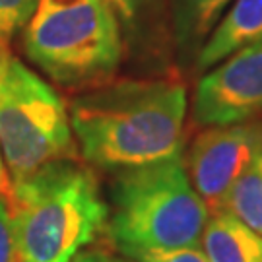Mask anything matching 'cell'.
<instances>
[{
  "label": "cell",
  "mask_w": 262,
  "mask_h": 262,
  "mask_svg": "<svg viewBox=\"0 0 262 262\" xmlns=\"http://www.w3.org/2000/svg\"><path fill=\"white\" fill-rule=\"evenodd\" d=\"M187 90L167 80H124L76 97L70 124L84 159L103 171L183 156Z\"/></svg>",
  "instance_id": "6da1fadb"
},
{
  "label": "cell",
  "mask_w": 262,
  "mask_h": 262,
  "mask_svg": "<svg viewBox=\"0 0 262 262\" xmlns=\"http://www.w3.org/2000/svg\"><path fill=\"white\" fill-rule=\"evenodd\" d=\"M10 204L19 262H72L109 220L94 171L74 159L51 161L14 183Z\"/></svg>",
  "instance_id": "7a4b0ae2"
},
{
  "label": "cell",
  "mask_w": 262,
  "mask_h": 262,
  "mask_svg": "<svg viewBox=\"0 0 262 262\" xmlns=\"http://www.w3.org/2000/svg\"><path fill=\"white\" fill-rule=\"evenodd\" d=\"M208 217L183 158L165 159L117 173L105 231L113 247L130 258L142 251L196 247Z\"/></svg>",
  "instance_id": "3957f363"
},
{
  "label": "cell",
  "mask_w": 262,
  "mask_h": 262,
  "mask_svg": "<svg viewBox=\"0 0 262 262\" xmlns=\"http://www.w3.org/2000/svg\"><path fill=\"white\" fill-rule=\"evenodd\" d=\"M24 51L56 84H103L122 56L119 18L105 0H37Z\"/></svg>",
  "instance_id": "277c9868"
},
{
  "label": "cell",
  "mask_w": 262,
  "mask_h": 262,
  "mask_svg": "<svg viewBox=\"0 0 262 262\" xmlns=\"http://www.w3.org/2000/svg\"><path fill=\"white\" fill-rule=\"evenodd\" d=\"M0 151L12 185L78 151L64 99L10 53L0 55Z\"/></svg>",
  "instance_id": "5b68a950"
},
{
  "label": "cell",
  "mask_w": 262,
  "mask_h": 262,
  "mask_svg": "<svg viewBox=\"0 0 262 262\" xmlns=\"http://www.w3.org/2000/svg\"><path fill=\"white\" fill-rule=\"evenodd\" d=\"M260 150V122L212 126L194 138L185 169L208 212H224L225 198L235 181Z\"/></svg>",
  "instance_id": "8992f818"
},
{
  "label": "cell",
  "mask_w": 262,
  "mask_h": 262,
  "mask_svg": "<svg viewBox=\"0 0 262 262\" xmlns=\"http://www.w3.org/2000/svg\"><path fill=\"white\" fill-rule=\"evenodd\" d=\"M262 113V39L235 51L198 80L192 117L202 126H227Z\"/></svg>",
  "instance_id": "52a82bcc"
},
{
  "label": "cell",
  "mask_w": 262,
  "mask_h": 262,
  "mask_svg": "<svg viewBox=\"0 0 262 262\" xmlns=\"http://www.w3.org/2000/svg\"><path fill=\"white\" fill-rule=\"evenodd\" d=\"M262 39V0H233L196 55L198 70H210L235 51Z\"/></svg>",
  "instance_id": "ba28073f"
},
{
  "label": "cell",
  "mask_w": 262,
  "mask_h": 262,
  "mask_svg": "<svg viewBox=\"0 0 262 262\" xmlns=\"http://www.w3.org/2000/svg\"><path fill=\"white\" fill-rule=\"evenodd\" d=\"M200 245L210 262H262V235L229 212L208 217Z\"/></svg>",
  "instance_id": "9c48e42d"
},
{
  "label": "cell",
  "mask_w": 262,
  "mask_h": 262,
  "mask_svg": "<svg viewBox=\"0 0 262 262\" xmlns=\"http://www.w3.org/2000/svg\"><path fill=\"white\" fill-rule=\"evenodd\" d=\"M233 0H173L175 37L183 55H198Z\"/></svg>",
  "instance_id": "30bf717a"
},
{
  "label": "cell",
  "mask_w": 262,
  "mask_h": 262,
  "mask_svg": "<svg viewBox=\"0 0 262 262\" xmlns=\"http://www.w3.org/2000/svg\"><path fill=\"white\" fill-rule=\"evenodd\" d=\"M224 212L233 214L245 225L262 235V150L235 181L225 198Z\"/></svg>",
  "instance_id": "8fae6325"
},
{
  "label": "cell",
  "mask_w": 262,
  "mask_h": 262,
  "mask_svg": "<svg viewBox=\"0 0 262 262\" xmlns=\"http://www.w3.org/2000/svg\"><path fill=\"white\" fill-rule=\"evenodd\" d=\"M37 0H0V55L10 53V43L28 26Z\"/></svg>",
  "instance_id": "7c38bea8"
},
{
  "label": "cell",
  "mask_w": 262,
  "mask_h": 262,
  "mask_svg": "<svg viewBox=\"0 0 262 262\" xmlns=\"http://www.w3.org/2000/svg\"><path fill=\"white\" fill-rule=\"evenodd\" d=\"M0 262H19L14 215L8 196H0Z\"/></svg>",
  "instance_id": "4fadbf2b"
},
{
  "label": "cell",
  "mask_w": 262,
  "mask_h": 262,
  "mask_svg": "<svg viewBox=\"0 0 262 262\" xmlns=\"http://www.w3.org/2000/svg\"><path fill=\"white\" fill-rule=\"evenodd\" d=\"M124 258V256H122ZM128 260L134 262H210L200 247H183V249H154L132 254Z\"/></svg>",
  "instance_id": "5bb4252c"
},
{
  "label": "cell",
  "mask_w": 262,
  "mask_h": 262,
  "mask_svg": "<svg viewBox=\"0 0 262 262\" xmlns=\"http://www.w3.org/2000/svg\"><path fill=\"white\" fill-rule=\"evenodd\" d=\"M105 2L111 6L115 16L121 21L132 26L144 14V10L148 8L151 0H105Z\"/></svg>",
  "instance_id": "9a60e30c"
},
{
  "label": "cell",
  "mask_w": 262,
  "mask_h": 262,
  "mask_svg": "<svg viewBox=\"0 0 262 262\" xmlns=\"http://www.w3.org/2000/svg\"><path fill=\"white\" fill-rule=\"evenodd\" d=\"M12 194V181H10L8 169L4 165V158L0 151V196H8Z\"/></svg>",
  "instance_id": "2e32d148"
},
{
  "label": "cell",
  "mask_w": 262,
  "mask_h": 262,
  "mask_svg": "<svg viewBox=\"0 0 262 262\" xmlns=\"http://www.w3.org/2000/svg\"><path fill=\"white\" fill-rule=\"evenodd\" d=\"M72 262H109V256H105V254H101V253H88V251H82Z\"/></svg>",
  "instance_id": "e0dca14e"
},
{
  "label": "cell",
  "mask_w": 262,
  "mask_h": 262,
  "mask_svg": "<svg viewBox=\"0 0 262 262\" xmlns=\"http://www.w3.org/2000/svg\"><path fill=\"white\" fill-rule=\"evenodd\" d=\"M109 262H134V260H128V258H109Z\"/></svg>",
  "instance_id": "ac0fdd59"
}]
</instances>
